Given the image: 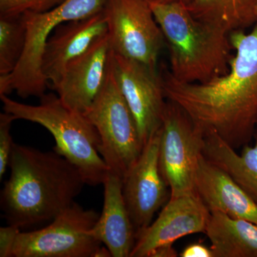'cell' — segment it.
Segmentation results:
<instances>
[{
  "label": "cell",
  "mask_w": 257,
  "mask_h": 257,
  "mask_svg": "<svg viewBox=\"0 0 257 257\" xmlns=\"http://www.w3.org/2000/svg\"><path fill=\"white\" fill-rule=\"evenodd\" d=\"M229 39L235 53L224 75L184 83L163 67L159 73L167 100L236 150L249 145L257 130V24L249 33L230 32Z\"/></svg>",
  "instance_id": "1"
},
{
  "label": "cell",
  "mask_w": 257,
  "mask_h": 257,
  "mask_svg": "<svg viewBox=\"0 0 257 257\" xmlns=\"http://www.w3.org/2000/svg\"><path fill=\"white\" fill-rule=\"evenodd\" d=\"M9 167L0 207L7 224L20 229L53 220L86 184L78 169L54 150L15 143Z\"/></svg>",
  "instance_id": "2"
},
{
  "label": "cell",
  "mask_w": 257,
  "mask_h": 257,
  "mask_svg": "<svg viewBox=\"0 0 257 257\" xmlns=\"http://www.w3.org/2000/svg\"><path fill=\"white\" fill-rule=\"evenodd\" d=\"M150 3L168 47L170 73L177 80L206 82L229 71L234 55L229 32L197 20L184 3Z\"/></svg>",
  "instance_id": "3"
},
{
  "label": "cell",
  "mask_w": 257,
  "mask_h": 257,
  "mask_svg": "<svg viewBox=\"0 0 257 257\" xmlns=\"http://www.w3.org/2000/svg\"><path fill=\"white\" fill-rule=\"evenodd\" d=\"M5 112L16 119L41 125L53 136V150L75 166L86 184L104 183L109 168L98 150L99 134L82 113L67 107L57 94H45L38 105H30L0 95Z\"/></svg>",
  "instance_id": "4"
},
{
  "label": "cell",
  "mask_w": 257,
  "mask_h": 257,
  "mask_svg": "<svg viewBox=\"0 0 257 257\" xmlns=\"http://www.w3.org/2000/svg\"><path fill=\"white\" fill-rule=\"evenodd\" d=\"M106 0H65L50 11L23 15L26 24L25 50L15 70L0 75V95L15 91L22 98L41 97L49 84L42 71L44 49L51 34L60 24L82 20L104 9Z\"/></svg>",
  "instance_id": "5"
},
{
  "label": "cell",
  "mask_w": 257,
  "mask_h": 257,
  "mask_svg": "<svg viewBox=\"0 0 257 257\" xmlns=\"http://www.w3.org/2000/svg\"><path fill=\"white\" fill-rule=\"evenodd\" d=\"M84 114L99 134L98 150L109 171L124 179L144 147L133 113L115 79L111 60L102 89Z\"/></svg>",
  "instance_id": "6"
},
{
  "label": "cell",
  "mask_w": 257,
  "mask_h": 257,
  "mask_svg": "<svg viewBox=\"0 0 257 257\" xmlns=\"http://www.w3.org/2000/svg\"><path fill=\"white\" fill-rule=\"evenodd\" d=\"M205 133L175 103L167 101L160 128V165L170 197L193 194Z\"/></svg>",
  "instance_id": "7"
},
{
  "label": "cell",
  "mask_w": 257,
  "mask_h": 257,
  "mask_svg": "<svg viewBox=\"0 0 257 257\" xmlns=\"http://www.w3.org/2000/svg\"><path fill=\"white\" fill-rule=\"evenodd\" d=\"M99 214L74 202L40 229L20 231L13 257H93L102 243L91 233Z\"/></svg>",
  "instance_id": "8"
},
{
  "label": "cell",
  "mask_w": 257,
  "mask_h": 257,
  "mask_svg": "<svg viewBox=\"0 0 257 257\" xmlns=\"http://www.w3.org/2000/svg\"><path fill=\"white\" fill-rule=\"evenodd\" d=\"M104 13L115 53L157 69L165 37L149 0H106Z\"/></svg>",
  "instance_id": "9"
},
{
  "label": "cell",
  "mask_w": 257,
  "mask_h": 257,
  "mask_svg": "<svg viewBox=\"0 0 257 257\" xmlns=\"http://www.w3.org/2000/svg\"><path fill=\"white\" fill-rule=\"evenodd\" d=\"M115 79L133 113L143 147L160 130L167 101L160 73L137 61L111 52Z\"/></svg>",
  "instance_id": "10"
},
{
  "label": "cell",
  "mask_w": 257,
  "mask_h": 257,
  "mask_svg": "<svg viewBox=\"0 0 257 257\" xmlns=\"http://www.w3.org/2000/svg\"><path fill=\"white\" fill-rule=\"evenodd\" d=\"M160 130L123 179L122 192L137 237L148 227L168 197V184L160 165Z\"/></svg>",
  "instance_id": "11"
},
{
  "label": "cell",
  "mask_w": 257,
  "mask_h": 257,
  "mask_svg": "<svg viewBox=\"0 0 257 257\" xmlns=\"http://www.w3.org/2000/svg\"><path fill=\"white\" fill-rule=\"evenodd\" d=\"M210 211L197 192L170 197L156 220L137 237L130 257H149L160 245L205 231Z\"/></svg>",
  "instance_id": "12"
},
{
  "label": "cell",
  "mask_w": 257,
  "mask_h": 257,
  "mask_svg": "<svg viewBox=\"0 0 257 257\" xmlns=\"http://www.w3.org/2000/svg\"><path fill=\"white\" fill-rule=\"evenodd\" d=\"M111 52L106 34L67 66L60 82L52 88L64 105L82 114L90 108L104 86Z\"/></svg>",
  "instance_id": "13"
},
{
  "label": "cell",
  "mask_w": 257,
  "mask_h": 257,
  "mask_svg": "<svg viewBox=\"0 0 257 257\" xmlns=\"http://www.w3.org/2000/svg\"><path fill=\"white\" fill-rule=\"evenodd\" d=\"M104 10L75 21L60 24L51 34L42 57V71L51 87L60 82L66 67L107 34ZM49 84V83H48Z\"/></svg>",
  "instance_id": "14"
},
{
  "label": "cell",
  "mask_w": 257,
  "mask_h": 257,
  "mask_svg": "<svg viewBox=\"0 0 257 257\" xmlns=\"http://www.w3.org/2000/svg\"><path fill=\"white\" fill-rule=\"evenodd\" d=\"M195 191L210 211H219L257 224V203L232 177L204 155L199 160Z\"/></svg>",
  "instance_id": "15"
},
{
  "label": "cell",
  "mask_w": 257,
  "mask_h": 257,
  "mask_svg": "<svg viewBox=\"0 0 257 257\" xmlns=\"http://www.w3.org/2000/svg\"><path fill=\"white\" fill-rule=\"evenodd\" d=\"M103 185L102 212L91 233L112 257H130L137 235L123 196V179L109 171Z\"/></svg>",
  "instance_id": "16"
},
{
  "label": "cell",
  "mask_w": 257,
  "mask_h": 257,
  "mask_svg": "<svg viewBox=\"0 0 257 257\" xmlns=\"http://www.w3.org/2000/svg\"><path fill=\"white\" fill-rule=\"evenodd\" d=\"M214 257H257V224L210 211L205 231Z\"/></svg>",
  "instance_id": "17"
},
{
  "label": "cell",
  "mask_w": 257,
  "mask_h": 257,
  "mask_svg": "<svg viewBox=\"0 0 257 257\" xmlns=\"http://www.w3.org/2000/svg\"><path fill=\"white\" fill-rule=\"evenodd\" d=\"M253 145H245L241 153L212 131L206 132L204 156L226 171L257 203V130Z\"/></svg>",
  "instance_id": "18"
},
{
  "label": "cell",
  "mask_w": 257,
  "mask_h": 257,
  "mask_svg": "<svg viewBox=\"0 0 257 257\" xmlns=\"http://www.w3.org/2000/svg\"><path fill=\"white\" fill-rule=\"evenodd\" d=\"M255 5L256 0H191L186 6L197 20L230 33L256 23Z\"/></svg>",
  "instance_id": "19"
},
{
  "label": "cell",
  "mask_w": 257,
  "mask_h": 257,
  "mask_svg": "<svg viewBox=\"0 0 257 257\" xmlns=\"http://www.w3.org/2000/svg\"><path fill=\"white\" fill-rule=\"evenodd\" d=\"M23 15L0 18V75L11 74L21 59L26 43Z\"/></svg>",
  "instance_id": "20"
},
{
  "label": "cell",
  "mask_w": 257,
  "mask_h": 257,
  "mask_svg": "<svg viewBox=\"0 0 257 257\" xmlns=\"http://www.w3.org/2000/svg\"><path fill=\"white\" fill-rule=\"evenodd\" d=\"M65 0H0V18H16L26 13H44Z\"/></svg>",
  "instance_id": "21"
},
{
  "label": "cell",
  "mask_w": 257,
  "mask_h": 257,
  "mask_svg": "<svg viewBox=\"0 0 257 257\" xmlns=\"http://www.w3.org/2000/svg\"><path fill=\"white\" fill-rule=\"evenodd\" d=\"M15 119L11 114L4 112L0 114V179L5 175L9 167L14 142L11 135L12 123Z\"/></svg>",
  "instance_id": "22"
},
{
  "label": "cell",
  "mask_w": 257,
  "mask_h": 257,
  "mask_svg": "<svg viewBox=\"0 0 257 257\" xmlns=\"http://www.w3.org/2000/svg\"><path fill=\"white\" fill-rule=\"evenodd\" d=\"M21 229L13 225L0 228V257H13V250Z\"/></svg>",
  "instance_id": "23"
},
{
  "label": "cell",
  "mask_w": 257,
  "mask_h": 257,
  "mask_svg": "<svg viewBox=\"0 0 257 257\" xmlns=\"http://www.w3.org/2000/svg\"><path fill=\"white\" fill-rule=\"evenodd\" d=\"M181 257H214L211 247L200 242L193 243L182 250L179 253Z\"/></svg>",
  "instance_id": "24"
},
{
  "label": "cell",
  "mask_w": 257,
  "mask_h": 257,
  "mask_svg": "<svg viewBox=\"0 0 257 257\" xmlns=\"http://www.w3.org/2000/svg\"><path fill=\"white\" fill-rule=\"evenodd\" d=\"M178 253L173 247V244L167 243V244L160 245L155 249L152 250V252L149 255V257H177Z\"/></svg>",
  "instance_id": "25"
},
{
  "label": "cell",
  "mask_w": 257,
  "mask_h": 257,
  "mask_svg": "<svg viewBox=\"0 0 257 257\" xmlns=\"http://www.w3.org/2000/svg\"><path fill=\"white\" fill-rule=\"evenodd\" d=\"M112 256L111 255V251H109V248L106 247L104 245H101L99 246L97 249L94 252L93 257H111Z\"/></svg>",
  "instance_id": "26"
},
{
  "label": "cell",
  "mask_w": 257,
  "mask_h": 257,
  "mask_svg": "<svg viewBox=\"0 0 257 257\" xmlns=\"http://www.w3.org/2000/svg\"><path fill=\"white\" fill-rule=\"evenodd\" d=\"M150 2H155V3H182L184 4H188L191 0H150Z\"/></svg>",
  "instance_id": "27"
},
{
  "label": "cell",
  "mask_w": 257,
  "mask_h": 257,
  "mask_svg": "<svg viewBox=\"0 0 257 257\" xmlns=\"http://www.w3.org/2000/svg\"><path fill=\"white\" fill-rule=\"evenodd\" d=\"M255 13L257 17V0H256V5H255Z\"/></svg>",
  "instance_id": "28"
}]
</instances>
